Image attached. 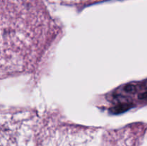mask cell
I'll use <instances>...</instances> for the list:
<instances>
[{"label":"cell","mask_w":147,"mask_h":146,"mask_svg":"<svg viewBox=\"0 0 147 146\" xmlns=\"http://www.w3.org/2000/svg\"><path fill=\"white\" fill-rule=\"evenodd\" d=\"M132 106H133V104H132L131 103H121V104H117V105L112 107V109L111 110V112L112 113H114V114H119V113H122L127 111V110H129Z\"/></svg>","instance_id":"cell-1"},{"label":"cell","mask_w":147,"mask_h":146,"mask_svg":"<svg viewBox=\"0 0 147 146\" xmlns=\"http://www.w3.org/2000/svg\"><path fill=\"white\" fill-rule=\"evenodd\" d=\"M139 98L141 100H147V91L139 94Z\"/></svg>","instance_id":"cell-2"}]
</instances>
